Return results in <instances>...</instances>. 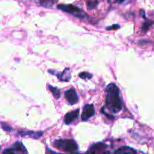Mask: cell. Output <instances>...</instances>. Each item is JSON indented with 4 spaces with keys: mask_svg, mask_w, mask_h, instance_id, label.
Listing matches in <instances>:
<instances>
[{
    "mask_svg": "<svg viewBox=\"0 0 154 154\" xmlns=\"http://www.w3.org/2000/svg\"><path fill=\"white\" fill-rule=\"evenodd\" d=\"M105 106L112 114H117L123 108V102L120 96V90L115 84H108L106 87Z\"/></svg>",
    "mask_w": 154,
    "mask_h": 154,
    "instance_id": "cell-1",
    "label": "cell"
},
{
    "mask_svg": "<svg viewBox=\"0 0 154 154\" xmlns=\"http://www.w3.org/2000/svg\"><path fill=\"white\" fill-rule=\"evenodd\" d=\"M53 144L56 148L68 153H75L78 150V144L73 139H58Z\"/></svg>",
    "mask_w": 154,
    "mask_h": 154,
    "instance_id": "cell-2",
    "label": "cell"
},
{
    "mask_svg": "<svg viewBox=\"0 0 154 154\" xmlns=\"http://www.w3.org/2000/svg\"><path fill=\"white\" fill-rule=\"evenodd\" d=\"M57 8L63 11L66 12L68 14H72L74 16L78 17L80 18H84L87 16L86 14L80 8L73 5L60 4L57 5Z\"/></svg>",
    "mask_w": 154,
    "mask_h": 154,
    "instance_id": "cell-3",
    "label": "cell"
},
{
    "mask_svg": "<svg viewBox=\"0 0 154 154\" xmlns=\"http://www.w3.org/2000/svg\"><path fill=\"white\" fill-rule=\"evenodd\" d=\"M4 153H27L26 149L20 141H17L11 147L6 149L3 151Z\"/></svg>",
    "mask_w": 154,
    "mask_h": 154,
    "instance_id": "cell-4",
    "label": "cell"
},
{
    "mask_svg": "<svg viewBox=\"0 0 154 154\" xmlns=\"http://www.w3.org/2000/svg\"><path fill=\"white\" fill-rule=\"evenodd\" d=\"M65 98L70 105H73L78 103V96L75 89L72 88L65 92Z\"/></svg>",
    "mask_w": 154,
    "mask_h": 154,
    "instance_id": "cell-5",
    "label": "cell"
},
{
    "mask_svg": "<svg viewBox=\"0 0 154 154\" xmlns=\"http://www.w3.org/2000/svg\"><path fill=\"white\" fill-rule=\"evenodd\" d=\"M95 108L93 105H86L83 109L81 119L83 121H87L90 117H93L95 115Z\"/></svg>",
    "mask_w": 154,
    "mask_h": 154,
    "instance_id": "cell-6",
    "label": "cell"
},
{
    "mask_svg": "<svg viewBox=\"0 0 154 154\" xmlns=\"http://www.w3.org/2000/svg\"><path fill=\"white\" fill-rule=\"evenodd\" d=\"M80 110L76 109L75 111H70V112L67 113L64 117V123L66 125H69L71 123L75 121L77 118H78V115H79Z\"/></svg>",
    "mask_w": 154,
    "mask_h": 154,
    "instance_id": "cell-7",
    "label": "cell"
},
{
    "mask_svg": "<svg viewBox=\"0 0 154 154\" xmlns=\"http://www.w3.org/2000/svg\"><path fill=\"white\" fill-rule=\"evenodd\" d=\"M49 72L53 74V75L54 74V75H57V78L61 81H69L71 79V77H72L69 69H66L63 72H60V73H56L54 71L52 72L51 70H49Z\"/></svg>",
    "mask_w": 154,
    "mask_h": 154,
    "instance_id": "cell-8",
    "label": "cell"
},
{
    "mask_svg": "<svg viewBox=\"0 0 154 154\" xmlns=\"http://www.w3.org/2000/svg\"><path fill=\"white\" fill-rule=\"evenodd\" d=\"M107 147H108V146H107V144H105V143H97V144H93V145H92L91 147H90L88 151H87V153H103L104 150L106 149Z\"/></svg>",
    "mask_w": 154,
    "mask_h": 154,
    "instance_id": "cell-9",
    "label": "cell"
},
{
    "mask_svg": "<svg viewBox=\"0 0 154 154\" xmlns=\"http://www.w3.org/2000/svg\"><path fill=\"white\" fill-rule=\"evenodd\" d=\"M19 134L22 137H30L32 138H39L42 135H43L42 132H33L29 130H21L19 131Z\"/></svg>",
    "mask_w": 154,
    "mask_h": 154,
    "instance_id": "cell-10",
    "label": "cell"
},
{
    "mask_svg": "<svg viewBox=\"0 0 154 154\" xmlns=\"http://www.w3.org/2000/svg\"><path fill=\"white\" fill-rule=\"evenodd\" d=\"M57 2H58V0H39V4L42 7L51 8Z\"/></svg>",
    "mask_w": 154,
    "mask_h": 154,
    "instance_id": "cell-11",
    "label": "cell"
},
{
    "mask_svg": "<svg viewBox=\"0 0 154 154\" xmlns=\"http://www.w3.org/2000/svg\"><path fill=\"white\" fill-rule=\"evenodd\" d=\"M136 152V150H134L132 147H121L115 150L116 153H135Z\"/></svg>",
    "mask_w": 154,
    "mask_h": 154,
    "instance_id": "cell-12",
    "label": "cell"
},
{
    "mask_svg": "<svg viewBox=\"0 0 154 154\" xmlns=\"http://www.w3.org/2000/svg\"><path fill=\"white\" fill-rule=\"evenodd\" d=\"M48 89H49L50 91L53 93V95H54V96L56 98V99H60V96H61V93H60V90H59L57 87H54L51 85H48Z\"/></svg>",
    "mask_w": 154,
    "mask_h": 154,
    "instance_id": "cell-13",
    "label": "cell"
},
{
    "mask_svg": "<svg viewBox=\"0 0 154 154\" xmlns=\"http://www.w3.org/2000/svg\"><path fill=\"white\" fill-rule=\"evenodd\" d=\"M98 3H99L98 0H88V1L87 2V8H88L89 9L96 8L98 5Z\"/></svg>",
    "mask_w": 154,
    "mask_h": 154,
    "instance_id": "cell-14",
    "label": "cell"
},
{
    "mask_svg": "<svg viewBox=\"0 0 154 154\" xmlns=\"http://www.w3.org/2000/svg\"><path fill=\"white\" fill-rule=\"evenodd\" d=\"M79 77L81 78V79L84 80H88L92 78L93 75L91 74L88 73V72H81V73L79 74Z\"/></svg>",
    "mask_w": 154,
    "mask_h": 154,
    "instance_id": "cell-15",
    "label": "cell"
},
{
    "mask_svg": "<svg viewBox=\"0 0 154 154\" xmlns=\"http://www.w3.org/2000/svg\"><path fill=\"white\" fill-rule=\"evenodd\" d=\"M153 23V21H146L142 26L143 32H147V30L149 29V28L150 27V26H151Z\"/></svg>",
    "mask_w": 154,
    "mask_h": 154,
    "instance_id": "cell-16",
    "label": "cell"
},
{
    "mask_svg": "<svg viewBox=\"0 0 154 154\" xmlns=\"http://www.w3.org/2000/svg\"><path fill=\"white\" fill-rule=\"evenodd\" d=\"M2 128L3 129H4L5 131H8V132H10V131L12 130V128L11 127V126H8V125H6L5 123H2Z\"/></svg>",
    "mask_w": 154,
    "mask_h": 154,
    "instance_id": "cell-17",
    "label": "cell"
},
{
    "mask_svg": "<svg viewBox=\"0 0 154 154\" xmlns=\"http://www.w3.org/2000/svg\"><path fill=\"white\" fill-rule=\"evenodd\" d=\"M120 27V26L119 24H114V25L111 26L107 27V29L108 30H113V29H118Z\"/></svg>",
    "mask_w": 154,
    "mask_h": 154,
    "instance_id": "cell-18",
    "label": "cell"
},
{
    "mask_svg": "<svg viewBox=\"0 0 154 154\" xmlns=\"http://www.w3.org/2000/svg\"><path fill=\"white\" fill-rule=\"evenodd\" d=\"M141 16L144 17H145V13H144V10H141Z\"/></svg>",
    "mask_w": 154,
    "mask_h": 154,
    "instance_id": "cell-19",
    "label": "cell"
},
{
    "mask_svg": "<svg viewBox=\"0 0 154 154\" xmlns=\"http://www.w3.org/2000/svg\"><path fill=\"white\" fill-rule=\"evenodd\" d=\"M116 1H117V2H124L125 0H116Z\"/></svg>",
    "mask_w": 154,
    "mask_h": 154,
    "instance_id": "cell-20",
    "label": "cell"
}]
</instances>
